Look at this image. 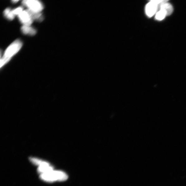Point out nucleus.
Instances as JSON below:
<instances>
[{"instance_id": "1", "label": "nucleus", "mask_w": 186, "mask_h": 186, "mask_svg": "<svg viewBox=\"0 0 186 186\" xmlns=\"http://www.w3.org/2000/svg\"><path fill=\"white\" fill-rule=\"evenodd\" d=\"M22 46V42L19 40H16L9 45L1 59V68L10 60L12 57L20 50Z\"/></svg>"}, {"instance_id": "2", "label": "nucleus", "mask_w": 186, "mask_h": 186, "mask_svg": "<svg viewBox=\"0 0 186 186\" xmlns=\"http://www.w3.org/2000/svg\"><path fill=\"white\" fill-rule=\"evenodd\" d=\"M40 177L42 180L48 182L64 181L68 178L67 175L64 172L54 170L41 174Z\"/></svg>"}, {"instance_id": "3", "label": "nucleus", "mask_w": 186, "mask_h": 186, "mask_svg": "<svg viewBox=\"0 0 186 186\" xmlns=\"http://www.w3.org/2000/svg\"><path fill=\"white\" fill-rule=\"evenodd\" d=\"M22 4L29 10L35 12H41L44 8L41 2L35 0H25L22 1Z\"/></svg>"}, {"instance_id": "4", "label": "nucleus", "mask_w": 186, "mask_h": 186, "mask_svg": "<svg viewBox=\"0 0 186 186\" xmlns=\"http://www.w3.org/2000/svg\"><path fill=\"white\" fill-rule=\"evenodd\" d=\"M163 1L155 0L150 1L145 7L146 14L149 17H151L158 11L159 5Z\"/></svg>"}, {"instance_id": "5", "label": "nucleus", "mask_w": 186, "mask_h": 186, "mask_svg": "<svg viewBox=\"0 0 186 186\" xmlns=\"http://www.w3.org/2000/svg\"><path fill=\"white\" fill-rule=\"evenodd\" d=\"M18 16L19 20L23 25L31 26L33 22V19L27 10L23 11Z\"/></svg>"}, {"instance_id": "6", "label": "nucleus", "mask_w": 186, "mask_h": 186, "mask_svg": "<svg viewBox=\"0 0 186 186\" xmlns=\"http://www.w3.org/2000/svg\"><path fill=\"white\" fill-rule=\"evenodd\" d=\"M168 2V1L163 0L159 5L158 9L162 10L165 12L166 16H169L172 13L174 9L172 5Z\"/></svg>"}, {"instance_id": "7", "label": "nucleus", "mask_w": 186, "mask_h": 186, "mask_svg": "<svg viewBox=\"0 0 186 186\" xmlns=\"http://www.w3.org/2000/svg\"><path fill=\"white\" fill-rule=\"evenodd\" d=\"M21 30L24 34L30 35H34L36 33V31L31 26L23 25L21 28Z\"/></svg>"}, {"instance_id": "8", "label": "nucleus", "mask_w": 186, "mask_h": 186, "mask_svg": "<svg viewBox=\"0 0 186 186\" xmlns=\"http://www.w3.org/2000/svg\"><path fill=\"white\" fill-rule=\"evenodd\" d=\"M52 170H53V168L50 164L39 166L38 169V171L41 174H45Z\"/></svg>"}, {"instance_id": "9", "label": "nucleus", "mask_w": 186, "mask_h": 186, "mask_svg": "<svg viewBox=\"0 0 186 186\" xmlns=\"http://www.w3.org/2000/svg\"><path fill=\"white\" fill-rule=\"evenodd\" d=\"M4 14L6 18L10 20L13 19L15 16L12 10L9 8L5 10Z\"/></svg>"}, {"instance_id": "10", "label": "nucleus", "mask_w": 186, "mask_h": 186, "mask_svg": "<svg viewBox=\"0 0 186 186\" xmlns=\"http://www.w3.org/2000/svg\"><path fill=\"white\" fill-rule=\"evenodd\" d=\"M30 160L33 163V164L39 165V166L47 165L49 164V163L46 162L42 161L41 160H39L37 158H31Z\"/></svg>"}, {"instance_id": "11", "label": "nucleus", "mask_w": 186, "mask_h": 186, "mask_svg": "<svg viewBox=\"0 0 186 186\" xmlns=\"http://www.w3.org/2000/svg\"><path fill=\"white\" fill-rule=\"evenodd\" d=\"M166 16V13L164 11L162 10H160L156 13L155 17L156 20L161 21L165 18Z\"/></svg>"}, {"instance_id": "12", "label": "nucleus", "mask_w": 186, "mask_h": 186, "mask_svg": "<svg viewBox=\"0 0 186 186\" xmlns=\"http://www.w3.org/2000/svg\"><path fill=\"white\" fill-rule=\"evenodd\" d=\"M23 11V9L21 7L12 10L15 16H18Z\"/></svg>"}, {"instance_id": "13", "label": "nucleus", "mask_w": 186, "mask_h": 186, "mask_svg": "<svg viewBox=\"0 0 186 186\" xmlns=\"http://www.w3.org/2000/svg\"><path fill=\"white\" fill-rule=\"evenodd\" d=\"M18 2V1H12V2H13L14 3H16V2Z\"/></svg>"}]
</instances>
